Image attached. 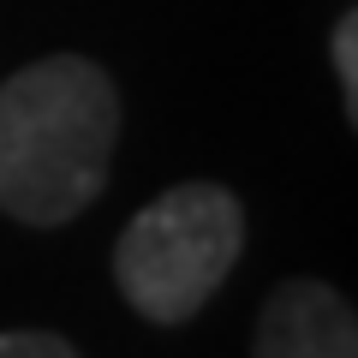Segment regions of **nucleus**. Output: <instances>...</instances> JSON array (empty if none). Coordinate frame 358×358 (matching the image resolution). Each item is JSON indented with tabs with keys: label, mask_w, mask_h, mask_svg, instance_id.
<instances>
[{
	"label": "nucleus",
	"mask_w": 358,
	"mask_h": 358,
	"mask_svg": "<svg viewBox=\"0 0 358 358\" xmlns=\"http://www.w3.org/2000/svg\"><path fill=\"white\" fill-rule=\"evenodd\" d=\"M120 90L84 54L30 60L0 84V209L24 227L84 215L108 185Z\"/></svg>",
	"instance_id": "obj_1"
},
{
	"label": "nucleus",
	"mask_w": 358,
	"mask_h": 358,
	"mask_svg": "<svg viewBox=\"0 0 358 358\" xmlns=\"http://www.w3.org/2000/svg\"><path fill=\"white\" fill-rule=\"evenodd\" d=\"M245 251V209L227 185H173L126 221L114 281L138 317L179 329L215 299Z\"/></svg>",
	"instance_id": "obj_2"
},
{
	"label": "nucleus",
	"mask_w": 358,
	"mask_h": 358,
	"mask_svg": "<svg viewBox=\"0 0 358 358\" xmlns=\"http://www.w3.org/2000/svg\"><path fill=\"white\" fill-rule=\"evenodd\" d=\"M251 358H358L352 305L329 281H287L257 317Z\"/></svg>",
	"instance_id": "obj_3"
},
{
	"label": "nucleus",
	"mask_w": 358,
	"mask_h": 358,
	"mask_svg": "<svg viewBox=\"0 0 358 358\" xmlns=\"http://www.w3.org/2000/svg\"><path fill=\"white\" fill-rule=\"evenodd\" d=\"M329 54H334V72H341L346 120H358V13H341V24L329 36Z\"/></svg>",
	"instance_id": "obj_4"
},
{
	"label": "nucleus",
	"mask_w": 358,
	"mask_h": 358,
	"mask_svg": "<svg viewBox=\"0 0 358 358\" xmlns=\"http://www.w3.org/2000/svg\"><path fill=\"white\" fill-rule=\"evenodd\" d=\"M0 358H78V346L42 329H13V334H0Z\"/></svg>",
	"instance_id": "obj_5"
}]
</instances>
